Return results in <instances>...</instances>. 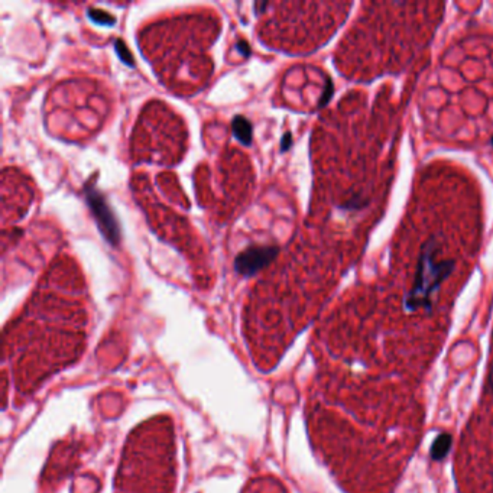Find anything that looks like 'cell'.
Wrapping results in <instances>:
<instances>
[{"mask_svg":"<svg viewBox=\"0 0 493 493\" xmlns=\"http://www.w3.org/2000/svg\"><path fill=\"white\" fill-rule=\"evenodd\" d=\"M440 243L435 238H430L421 249L417 272L411 290L403 297V307L408 311L433 308V295L438 291L440 285L455 271L453 259L438 260Z\"/></svg>","mask_w":493,"mask_h":493,"instance_id":"obj_1","label":"cell"},{"mask_svg":"<svg viewBox=\"0 0 493 493\" xmlns=\"http://www.w3.org/2000/svg\"><path fill=\"white\" fill-rule=\"evenodd\" d=\"M84 193H85V200L90 208H92L93 216L96 217V221L99 224L102 233L105 235V238L107 239L110 245H117L120 240V229H119L117 220L112 208L106 203L103 194L99 193L93 186H87Z\"/></svg>","mask_w":493,"mask_h":493,"instance_id":"obj_2","label":"cell"},{"mask_svg":"<svg viewBox=\"0 0 493 493\" xmlns=\"http://www.w3.org/2000/svg\"><path fill=\"white\" fill-rule=\"evenodd\" d=\"M278 255L275 246H256L242 252L235 260V269L243 277H252Z\"/></svg>","mask_w":493,"mask_h":493,"instance_id":"obj_3","label":"cell"},{"mask_svg":"<svg viewBox=\"0 0 493 493\" xmlns=\"http://www.w3.org/2000/svg\"><path fill=\"white\" fill-rule=\"evenodd\" d=\"M450 447H452V435L448 434L438 435L431 445V450H430L431 459L435 462H441L448 455V452H450Z\"/></svg>","mask_w":493,"mask_h":493,"instance_id":"obj_4","label":"cell"},{"mask_svg":"<svg viewBox=\"0 0 493 493\" xmlns=\"http://www.w3.org/2000/svg\"><path fill=\"white\" fill-rule=\"evenodd\" d=\"M233 133L242 144L250 145V142H252V124L246 117L236 116L233 119Z\"/></svg>","mask_w":493,"mask_h":493,"instance_id":"obj_5","label":"cell"},{"mask_svg":"<svg viewBox=\"0 0 493 493\" xmlns=\"http://www.w3.org/2000/svg\"><path fill=\"white\" fill-rule=\"evenodd\" d=\"M88 15L97 23H105V25H113L115 23V18L110 16L109 14L102 12V11H90Z\"/></svg>","mask_w":493,"mask_h":493,"instance_id":"obj_6","label":"cell"},{"mask_svg":"<svg viewBox=\"0 0 493 493\" xmlns=\"http://www.w3.org/2000/svg\"><path fill=\"white\" fill-rule=\"evenodd\" d=\"M116 45H117V47H116V50H117V53H119V55H120V58L124 61V63H129L130 65H133V60H132V55H130V53L126 50V47H124V45L122 43V41H117L116 42Z\"/></svg>","mask_w":493,"mask_h":493,"instance_id":"obj_7","label":"cell"},{"mask_svg":"<svg viewBox=\"0 0 493 493\" xmlns=\"http://www.w3.org/2000/svg\"><path fill=\"white\" fill-rule=\"evenodd\" d=\"M332 96H333V81L329 78L327 83H326L324 95H323V97H322V100H320V106H324V105L332 99Z\"/></svg>","mask_w":493,"mask_h":493,"instance_id":"obj_8","label":"cell"},{"mask_svg":"<svg viewBox=\"0 0 493 493\" xmlns=\"http://www.w3.org/2000/svg\"><path fill=\"white\" fill-rule=\"evenodd\" d=\"M359 198H361V197H353L344 207L346 208H349V210H356V208H361V207H364L365 206V203H357L359 201Z\"/></svg>","mask_w":493,"mask_h":493,"instance_id":"obj_9","label":"cell"},{"mask_svg":"<svg viewBox=\"0 0 493 493\" xmlns=\"http://www.w3.org/2000/svg\"><path fill=\"white\" fill-rule=\"evenodd\" d=\"M291 145V134H285L284 138V144H282V149H287V147Z\"/></svg>","mask_w":493,"mask_h":493,"instance_id":"obj_10","label":"cell"},{"mask_svg":"<svg viewBox=\"0 0 493 493\" xmlns=\"http://www.w3.org/2000/svg\"><path fill=\"white\" fill-rule=\"evenodd\" d=\"M490 388H492V392H493V372H492V376H490Z\"/></svg>","mask_w":493,"mask_h":493,"instance_id":"obj_11","label":"cell"},{"mask_svg":"<svg viewBox=\"0 0 493 493\" xmlns=\"http://www.w3.org/2000/svg\"><path fill=\"white\" fill-rule=\"evenodd\" d=\"M490 144H492V147H493V137H492V139H490Z\"/></svg>","mask_w":493,"mask_h":493,"instance_id":"obj_12","label":"cell"}]
</instances>
